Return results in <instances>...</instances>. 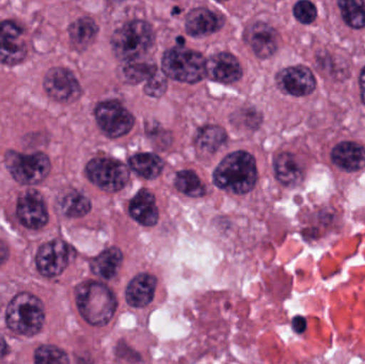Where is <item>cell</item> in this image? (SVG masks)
<instances>
[{
    "label": "cell",
    "instance_id": "cell-1",
    "mask_svg": "<svg viewBox=\"0 0 365 364\" xmlns=\"http://www.w3.org/2000/svg\"><path fill=\"white\" fill-rule=\"evenodd\" d=\"M79 313L92 326H106L118 308V301L113 291L98 281H86L75 291Z\"/></svg>",
    "mask_w": 365,
    "mask_h": 364
},
{
    "label": "cell",
    "instance_id": "cell-2",
    "mask_svg": "<svg viewBox=\"0 0 365 364\" xmlns=\"http://www.w3.org/2000/svg\"><path fill=\"white\" fill-rule=\"evenodd\" d=\"M257 181V162L251 154L244 151L227 155L214 172L215 184L232 194H247L255 187Z\"/></svg>",
    "mask_w": 365,
    "mask_h": 364
},
{
    "label": "cell",
    "instance_id": "cell-3",
    "mask_svg": "<svg viewBox=\"0 0 365 364\" xmlns=\"http://www.w3.org/2000/svg\"><path fill=\"white\" fill-rule=\"evenodd\" d=\"M6 325L17 335L32 337L40 333L44 324L42 301L29 293H21L11 301L6 309Z\"/></svg>",
    "mask_w": 365,
    "mask_h": 364
},
{
    "label": "cell",
    "instance_id": "cell-4",
    "mask_svg": "<svg viewBox=\"0 0 365 364\" xmlns=\"http://www.w3.org/2000/svg\"><path fill=\"white\" fill-rule=\"evenodd\" d=\"M154 31L147 21H133L125 24L113 34V48L119 59L135 62L143 57L153 46Z\"/></svg>",
    "mask_w": 365,
    "mask_h": 364
},
{
    "label": "cell",
    "instance_id": "cell-5",
    "mask_svg": "<svg viewBox=\"0 0 365 364\" xmlns=\"http://www.w3.org/2000/svg\"><path fill=\"white\" fill-rule=\"evenodd\" d=\"M167 76L181 83H195L205 77L206 60L201 53L184 47L169 49L163 58Z\"/></svg>",
    "mask_w": 365,
    "mask_h": 364
},
{
    "label": "cell",
    "instance_id": "cell-6",
    "mask_svg": "<svg viewBox=\"0 0 365 364\" xmlns=\"http://www.w3.org/2000/svg\"><path fill=\"white\" fill-rule=\"evenodd\" d=\"M6 168L15 181L23 185H36L44 181L51 172V160L46 154L24 155L14 151L6 152Z\"/></svg>",
    "mask_w": 365,
    "mask_h": 364
},
{
    "label": "cell",
    "instance_id": "cell-7",
    "mask_svg": "<svg viewBox=\"0 0 365 364\" xmlns=\"http://www.w3.org/2000/svg\"><path fill=\"white\" fill-rule=\"evenodd\" d=\"M86 173L94 185L109 192H119L130 180V171L125 165L108 157L92 160L87 165Z\"/></svg>",
    "mask_w": 365,
    "mask_h": 364
},
{
    "label": "cell",
    "instance_id": "cell-8",
    "mask_svg": "<svg viewBox=\"0 0 365 364\" xmlns=\"http://www.w3.org/2000/svg\"><path fill=\"white\" fill-rule=\"evenodd\" d=\"M96 117L101 130L111 138L125 136L134 128V117L115 100L101 103L96 107Z\"/></svg>",
    "mask_w": 365,
    "mask_h": 364
},
{
    "label": "cell",
    "instance_id": "cell-9",
    "mask_svg": "<svg viewBox=\"0 0 365 364\" xmlns=\"http://www.w3.org/2000/svg\"><path fill=\"white\" fill-rule=\"evenodd\" d=\"M27 56L24 30L13 21L0 23V63L16 66Z\"/></svg>",
    "mask_w": 365,
    "mask_h": 364
},
{
    "label": "cell",
    "instance_id": "cell-10",
    "mask_svg": "<svg viewBox=\"0 0 365 364\" xmlns=\"http://www.w3.org/2000/svg\"><path fill=\"white\" fill-rule=\"evenodd\" d=\"M44 88L53 100L60 103H72L81 95V85L68 68H53L47 72Z\"/></svg>",
    "mask_w": 365,
    "mask_h": 364
},
{
    "label": "cell",
    "instance_id": "cell-11",
    "mask_svg": "<svg viewBox=\"0 0 365 364\" xmlns=\"http://www.w3.org/2000/svg\"><path fill=\"white\" fill-rule=\"evenodd\" d=\"M70 248L60 239L44 244L36 254V267L45 277L61 275L68 264Z\"/></svg>",
    "mask_w": 365,
    "mask_h": 364
},
{
    "label": "cell",
    "instance_id": "cell-12",
    "mask_svg": "<svg viewBox=\"0 0 365 364\" xmlns=\"http://www.w3.org/2000/svg\"><path fill=\"white\" fill-rule=\"evenodd\" d=\"M16 215L26 228L38 230L48 222V212L42 196L36 192H28L19 199Z\"/></svg>",
    "mask_w": 365,
    "mask_h": 364
},
{
    "label": "cell",
    "instance_id": "cell-13",
    "mask_svg": "<svg viewBox=\"0 0 365 364\" xmlns=\"http://www.w3.org/2000/svg\"><path fill=\"white\" fill-rule=\"evenodd\" d=\"M278 83L291 95L306 96L314 91L317 80L310 68L297 66L283 70L278 75Z\"/></svg>",
    "mask_w": 365,
    "mask_h": 364
},
{
    "label": "cell",
    "instance_id": "cell-14",
    "mask_svg": "<svg viewBox=\"0 0 365 364\" xmlns=\"http://www.w3.org/2000/svg\"><path fill=\"white\" fill-rule=\"evenodd\" d=\"M206 75L218 83H233L242 78V70L233 55L220 53L206 61Z\"/></svg>",
    "mask_w": 365,
    "mask_h": 364
},
{
    "label": "cell",
    "instance_id": "cell-15",
    "mask_svg": "<svg viewBox=\"0 0 365 364\" xmlns=\"http://www.w3.org/2000/svg\"><path fill=\"white\" fill-rule=\"evenodd\" d=\"M246 40L257 57L262 59L272 57L278 48L277 33L267 24L255 23L246 31Z\"/></svg>",
    "mask_w": 365,
    "mask_h": 364
},
{
    "label": "cell",
    "instance_id": "cell-16",
    "mask_svg": "<svg viewBox=\"0 0 365 364\" xmlns=\"http://www.w3.org/2000/svg\"><path fill=\"white\" fill-rule=\"evenodd\" d=\"M225 24L221 15L207 10L195 9L189 13L186 19V30L192 36H205L218 31Z\"/></svg>",
    "mask_w": 365,
    "mask_h": 364
},
{
    "label": "cell",
    "instance_id": "cell-17",
    "mask_svg": "<svg viewBox=\"0 0 365 364\" xmlns=\"http://www.w3.org/2000/svg\"><path fill=\"white\" fill-rule=\"evenodd\" d=\"M158 280L149 274L136 276L126 288V301L134 308L147 307L153 301Z\"/></svg>",
    "mask_w": 365,
    "mask_h": 364
},
{
    "label": "cell",
    "instance_id": "cell-18",
    "mask_svg": "<svg viewBox=\"0 0 365 364\" xmlns=\"http://www.w3.org/2000/svg\"><path fill=\"white\" fill-rule=\"evenodd\" d=\"M332 160L336 166L347 171H358L365 167V149L359 143H340L332 150Z\"/></svg>",
    "mask_w": 365,
    "mask_h": 364
},
{
    "label": "cell",
    "instance_id": "cell-19",
    "mask_svg": "<svg viewBox=\"0 0 365 364\" xmlns=\"http://www.w3.org/2000/svg\"><path fill=\"white\" fill-rule=\"evenodd\" d=\"M130 214L143 226H155L158 222V209L153 194L145 189L139 192L130 202Z\"/></svg>",
    "mask_w": 365,
    "mask_h": 364
},
{
    "label": "cell",
    "instance_id": "cell-20",
    "mask_svg": "<svg viewBox=\"0 0 365 364\" xmlns=\"http://www.w3.org/2000/svg\"><path fill=\"white\" fill-rule=\"evenodd\" d=\"M122 262H123V254L121 250L119 248L111 247L93 259L91 262V269L94 275L103 279L110 280L119 273Z\"/></svg>",
    "mask_w": 365,
    "mask_h": 364
},
{
    "label": "cell",
    "instance_id": "cell-21",
    "mask_svg": "<svg viewBox=\"0 0 365 364\" xmlns=\"http://www.w3.org/2000/svg\"><path fill=\"white\" fill-rule=\"evenodd\" d=\"M274 172L285 186H296L302 181V169L295 156L282 153L274 160Z\"/></svg>",
    "mask_w": 365,
    "mask_h": 364
},
{
    "label": "cell",
    "instance_id": "cell-22",
    "mask_svg": "<svg viewBox=\"0 0 365 364\" xmlns=\"http://www.w3.org/2000/svg\"><path fill=\"white\" fill-rule=\"evenodd\" d=\"M98 28L90 17H81L71 25L68 29L71 42L79 51L88 48L96 40Z\"/></svg>",
    "mask_w": 365,
    "mask_h": 364
},
{
    "label": "cell",
    "instance_id": "cell-23",
    "mask_svg": "<svg viewBox=\"0 0 365 364\" xmlns=\"http://www.w3.org/2000/svg\"><path fill=\"white\" fill-rule=\"evenodd\" d=\"M130 166L140 177L154 180L160 177L165 164L162 158L155 154L140 153L130 158Z\"/></svg>",
    "mask_w": 365,
    "mask_h": 364
},
{
    "label": "cell",
    "instance_id": "cell-24",
    "mask_svg": "<svg viewBox=\"0 0 365 364\" xmlns=\"http://www.w3.org/2000/svg\"><path fill=\"white\" fill-rule=\"evenodd\" d=\"M227 141V134L220 126L208 125L201 128L195 138L197 151L202 154H214Z\"/></svg>",
    "mask_w": 365,
    "mask_h": 364
},
{
    "label": "cell",
    "instance_id": "cell-25",
    "mask_svg": "<svg viewBox=\"0 0 365 364\" xmlns=\"http://www.w3.org/2000/svg\"><path fill=\"white\" fill-rule=\"evenodd\" d=\"M59 209L68 217H83L91 209V202L87 197L72 190L60 198Z\"/></svg>",
    "mask_w": 365,
    "mask_h": 364
},
{
    "label": "cell",
    "instance_id": "cell-26",
    "mask_svg": "<svg viewBox=\"0 0 365 364\" xmlns=\"http://www.w3.org/2000/svg\"><path fill=\"white\" fill-rule=\"evenodd\" d=\"M175 186L182 194L189 197H202L205 194V187L201 180L192 171H180L175 177Z\"/></svg>",
    "mask_w": 365,
    "mask_h": 364
},
{
    "label": "cell",
    "instance_id": "cell-27",
    "mask_svg": "<svg viewBox=\"0 0 365 364\" xmlns=\"http://www.w3.org/2000/svg\"><path fill=\"white\" fill-rule=\"evenodd\" d=\"M343 19L347 25L355 29L365 27V6L361 1L339 2Z\"/></svg>",
    "mask_w": 365,
    "mask_h": 364
},
{
    "label": "cell",
    "instance_id": "cell-28",
    "mask_svg": "<svg viewBox=\"0 0 365 364\" xmlns=\"http://www.w3.org/2000/svg\"><path fill=\"white\" fill-rule=\"evenodd\" d=\"M34 363L36 364H68V357L59 348L44 345L36 350Z\"/></svg>",
    "mask_w": 365,
    "mask_h": 364
},
{
    "label": "cell",
    "instance_id": "cell-29",
    "mask_svg": "<svg viewBox=\"0 0 365 364\" xmlns=\"http://www.w3.org/2000/svg\"><path fill=\"white\" fill-rule=\"evenodd\" d=\"M158 68L155 66L143 62H130L124 68V74L130 83H138L141 81L149 80L155 73Z\"/></svg>",
    "mask_w": 365,
    "mask_h": 364
},
{
    "label": "cell",
    "instance_id": "cell-30",
    "mask_svg": "<svg viewBox=\"0 0 365 364\" xmlns=\"http://www.w3.org/2000/svg\"><path fill=\"white\" fill-rule=\"evenodd\" d=\"M294 15L300 23L309 25L317 19V10L312 2L300 1L294 6Z\"/></svg>",
    "mask_w": 365,
    "mask_h": 364
},
{
    "label": "cell",
    "instance_id": "cell-31",
    "mask_svg": "<svg viewBox=\"0 0 365 364\" xmlns=\"http://www.w3.org/2000/svg\"><path fill=\"white\" fill-rule=\"evenodd\" d=\"M167 89V79L164 75L160 72H156L151 78L148 80L147 85H145V91L148 95L158 96L163 95Z\"/></svg>",
    "mask_w": 365,
    "mask_h": 364
},
{
    "label": "cell",
    "instance_id": "cell-32",
    "mask_svg": "<svg viewBox=\"0 0 365 364\" xmlns=\"http://www.w3.org/2000/svg\"><path fill=\"white\" fill-rule=\"evenodd\" d=\"M292 326H293L294 331L296 333H304L307 331L308 323H307V320L304 316H298L293 318Z\"/></svg>",
    "mask_w": 365,
    "mask_h": 364
},
{
    "label": "cell",
    "instance_id": "cell-33",
    "mask_svg": "<svg viewBox=\"0 0 365 364\" xmlns=\"http://www.w3.org/2000/svg\"><path fill=\"white\" fill-rule=\"evenodd\" d=\"M9 248L4 241H0V266L8 260Z\"/></svg>",
    "mask_w": 365,
    "mask_h": 364
},
{
    "label": "cell",
    "instance_id": "cell-34",
    "mask_svg": "<svg viewBox=\"0 0 365 364\" xmlns=\"http://www.w3.org/2000/svg\"><path fill=\"white\" fill-rule=\"evenodd\" d=\"M360 89H361V98L365 105V68L360 75Z\"/></svg>",
    "mask_w": 365,
    "mask_h": 364
},
{
    "label": "cell",
    "instance_id": "cell-35",
    "mask_svg": "<svg viewBox=\"0 0 365 364\" xmlns=\"http://www.w3.org/2000/svg\"><path fill=\"white\" fill-rule=\"evenodd\" d=\"M6 353H8V346H6V341H4V338L0 336V358L6 356Z\"/></svg>",
    "mask_w": 365,
    "mask_h": 364
}]
</instances>
